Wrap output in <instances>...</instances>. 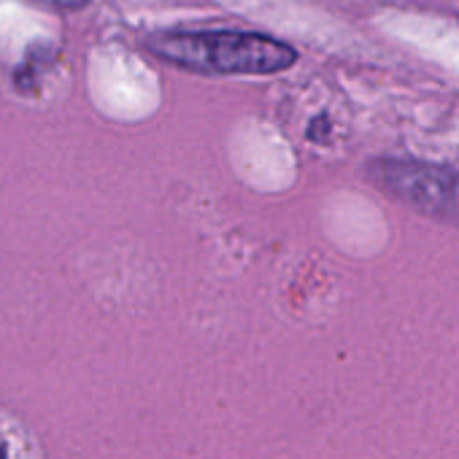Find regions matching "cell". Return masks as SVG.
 <instances>
[{"label": "cell", "instance_id": "1", "mask_svg": "<svg viewBox=\"0 0 459 459\" xmlns=\"http://www.w3.org/2000/svg\"><path fill=\"white\" fill-rule=\"evenodd\" d=\"M149 49L168 65L200 76H271L298 63L295 47L252 30L162 33Z\"/></svg>", "mask_w": 459, "mask_h": 459}, {"label": "cell", "instance_id": "3", "mask_svg": "<svg viewBox=\"0 0 459 459\" xmlns=\"http://www.w3.org/2000/svg\"><path fill=\"white\" fill-rule=\"evenodd\" d=\"M12 454H9V443L6 440H0V459H9Z\"/></svg>", "mask_w": 459, "mask_h": 459}, {"label": "cell", "instance_id": "2", "mask_svg": "<svg viewBox=\"0 0 459 459\" xmlns=\"http://www.w3.org/2000/svg\"><path fill=\"white\" fill-rule=\"evenodd\" d=\"M368 178L413 211L459 224V170L421 160H376Z\"/></svg>", "mask_w": 459, "mask_h": 459}]
</instances>
